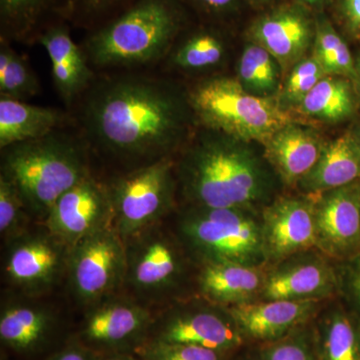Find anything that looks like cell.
<instances>
[{
    "label": "cell",
    "mask_w": 360,
    "mask_h": 360,
    "mask_svg": "<svg viewBox=\"0 0 360 360\" xmlns=\"http://www.w3.org/2000/svg\"><path fill=\"white\" fill-rule=\"evenodd\" d=\"M184 2L202 21L226 26L248 8L245 0H184Z\"/></svg>",
    "instance_id": "obj_37"
},
{
    "label": "cell",
    "mask_w": 360,
    "mask_h": 360,
    "mask_svg": "<svg viewBox=\"0 0 360 360\" xmlns=\"http://www.w3.org/2000/svg\"><path fill=\"white\" fill-rule=\"evenodd\" d=\"M124 283L139 297L156 300L179 290L186 274V255L179 238L158 226L125 240Z\"/></svg>",
    "instance_id": "obj_8"
},
{
    "label": "cell",
    "mask_w": 360,
    "mask_h": 360,
    "mask_svg": "<svg viewBox=\"0 0 360 360\" xmlns=\"http://www.w3.org/2000/svg\"><path fill=\"white\" fill-rule=\"evenodd\" d=\"M39 80L27 61L1 39L0 46V97L25 101L37 96Z\"/></svg>",
    "instance_id": "obj_31"
},
{
    "label": "cell",
    "mask_w": 360,
    "mask_h": 360,
    "mask_svg": "<svg viewBox=\"0 0 360 360\" xmlns=\"http://www.w3.org/2000/svg\"><path fill=\"white\" fill-rule=\"evenodd\" d=\"M1 150V174L18 188L28 212L42 219L89 174L82 144L56 130Z\"/></svg>",
    "instance_id": "obj_4"
},
{
    "label": "cell",
    "mask_w": 360,
    "mask_h": 360,
    "mask_svg": "<svg viewBox=\"0 0 360 360\" xmlns=\"http://www.w3.org/2000/svg\"><path fill=\"white\" fill-rule=\"evenodd\" d=\"M255 360H264V359H262V355H260V359H255Z\"/></svg>",
    "instance_id": "obj_46"
},
{
    "label": "cell",
    "mask_w": 360,
    "mask_h": 360,
    "mask_svg": "<svg viewBox=\"0 0 360 360\" xmlns=\"http://www.w3.org/2000/svg\"><path fill=\"white\" fill-rule=\"evenodd\" d=\"M311 56L328 75L355 82V58L349 46L326 11L315 14V35Z\"/></svg>",
    "instance_id": "obj_29"
},
{
    "label": "cell",
    "mask_w": 360,
    "mask_h": 360,
    "mask_svg": "<svg viewBox=\"0 0 360 360\" xmlns=\"http://www.w3.org/2000/svg\"><path fill=\"white\" fill-rule=\"evenodd\" d=\"M315 248L333 262L360 255V181L314 195Z\"/></svg>",
    "instance_id": "obj_15"
},
{
    "label": "cell",
    "mask_w": 360,
    "mask_h": 360,
    "mask_svg": "<svg viewBox=\"0 0 360 360\" xmlns=\"http://www.w3.org/2000/svg\"><path fill=\"white\" fill-rule=\"evenodd\" d=\"M354 131L355 135H356L357 139H359L360 143V124L356 127V129H354Z\"/></svg>",
    "instance_id": "obj_45"
},
{
    "label": "cell",
    "mask_w": 360,
    "mask_h": 360,
    "mask_svg": "<svg viewBox=\"0 0 360 360\" xmlns=\"http://www.w3.org/2000/svg\"><path fill=\"white\" fill-rule=\"evenodd\" d=\"M51 322V315L39 305L11 303L1 310L0 338L14 349L30 350L44 340Z\"/></svg>",
    "instance_id": "obj_28"
},
{
    "label": "cell",
    "mask_w": 360,
    "mask_h": 360,
    "mask_svg": "<svg viewBox=\"0 0 360 360\" xmlns=\"http://www.w3.org/2000/svg\"><path fill=\"white\" fill-rule=\"evenodd\" d=\"M314 341L304 326L281 340L269 343L262 352L264 360H319Z\"/></svg>",
    "instance_id": "obj_35"
},
{
    "label": "cell",
    "mask_w": 360,
    "mask_h": 360,
    "mask_svg": "<svg viewBox=\"0 0 360 360\" xmlns=\"http://www.w3.org/2000/svg\"><path fill=\"white\" fill-rule=\"evenodd\" d=\"M338 298L360 322V255L335 262Z\"/></svg>",
    "instance_id": "obj_36"
},
{
    "label": "cell",
    "mask_w": 360,
    "mask_h": 360,
    "mask_svg": "<svg viewBox=\"0 0 360 360\" xmlns=\"http://www.w3.org/2000/svg\"><path fill=\"white\" fill-rule=\"evenodd\" d=\"M175 162L162 158L122 175L110 187L113 225L123 240L160 224L176 194Z\"/></svg>",
    "instance_id": "obj_7"
},
{
    "label": "cell",
    "mask_w": 360,
    "mask_h": 360,
    "mask_svg": "<svg viewBox=\"0 0 360 360\" xmlns=\"http://www.w3.org/2000/svg\"><path fill=\"white\" fill-rule=\"evenodd\" d=\"M222 354L198 345L158 340L146 350L148 360H221Z\"/></svg>",
    "instance_id": "obj_38"
},
{
    "label": "cell",
    "mask_w": 360,
    "mask_h": 360,
    "mask_svg": "<svg viewBox=\"0 0 360 360\" xmlns=\"http://www.w3.org/2000/svg\"><path fill=\"white\" fill-rule=\"evenodd\" d=\"M355 89L357 90V94L360 98V51L359 56L355 58Z\"/></svg>",
    "instance_id": "obj_43"
},
{
    "label": "cell",
    "mask_w": 360,
    "mask_h": 360,
    "mask_svg": "<svg viewBox=\"0 0 360 360\" xmlns=\"http://www.w3.org/2000/svg\"><path fill=\"white\" fill-rule=\"evenodd\" d=\"M150 322L148 309L130 300L108 297L92 305L82 336L96 345H117L141 335Z\"/></svg>",
    "instance_id": "obj_21"
},
{
    "label": "cell",
    "mask_w": 360,
    "mask_h": 360,
    "mask_svg": "<svg viewBox=\"0 0 360 360\" xmlns=\"http://www.w3.org/2000/svg\"><path fill=\"white\" fill-rule=\"evenodd\" d=\"M284 1H286V0H245L248 8H250L255 13L278 6Z\"/></svg>",
    "instance_id": "obj_42"
},
{
    "label": "cell",
    "mask_w": 360,
    "mask_h": 360,
    "mask_svg": "<svg viewBox=\"0 0 360 360\" xmlns=\"http://www.w3.org/2000/svg\"><path fill=\"white\" fill-rule=\"evenodd\" d=\"M292 1L317 14L328 11L333 0H292Z\"/></svg>",
    "instance_id": "obj_41"
},
{
    "label": "cell",
    "mask_w": 360,
    "mask_h": 360,
    "mask_svg": "<svg viewBox=\"0 0 360 360\" xmlns=\"http://www.w3.org/2000/svg\"><path fill=\"white\" fill-rule=\"evenodd\" d=\"M326 302L257 300L227 309L243 338L270 343L307 326Z\"/></svg>",
    "instance_id": "obj_18"
},
{
    "label": "cell",
    "mask_w": 360,
    "mask_h": 360,
    "mask_svg": "<svg viewBox=\"0 0 360 360\" xmlns=\"http://www.w3.org/2000/svg\"><path fill=\"white\" fill-rule=\"evenodd\" d=\"M191 120L186 94L143 75H122L94 85L82 111L85 134L97 148L146 165L170 158L186 139Z\"/></svg>",
    "instance_id": "obj_1"
},
{
    "label": "cell",
    "mask_w": 360,
    "mask_h": 360,
    "mask_svg": "<svg viewBox=\"0 0 360 360\" xmlns=\"http://www.w3.org/2000/svg\"><path fill=\"white\" fill-rule=\"evenodd\" d=\"M335 297V262L312 248L267 265L259 300L323 302Z\"/></svg>",
    "instance_id": "obj_11"
},
{
    "label": "cell",
    "mask_w": 360,
    "mask_h": 360,
    "mask_svg": "<svg viewBox=\"0 0 360 360\" xmlns=\"http://www.w3.org/2000/svg\"><path fill=\"white\" fill-rule=\"evenodd\" d=\"M127 246L108 224L70 248L68 271L75 297L90 307L110 297L124 283Z\"/></svg>",
    "instance_id": "obj_9"
},
{
    "label": "cell",
    "mask_w": 360,
    "mask_h": 360,
    "mask_svg": "<svg viewBox=\"0 0 360 360\" xmlns=\"http://www.w3.org/2000/svg\"><path fill=\"white\" fill-rule=\"evenodd\" d=\"M104 360H134V359H129V357H125V356H111V357H108V359H105Z\"/></svg>",
    "instance_id": "obj_44"
},
{
    "label": "cell",
    "mask_w": 360,
    "mask_h": 360,
    "mask_svg": "<svg viewBox=\"0 0 360 360\" xmlns=\"http://www.w3.org/2000/svg\"><path fill=\"white\" fill-rule=\"evenodd\" d=\"M359 94L349 78L326 75L293 110L303 120L335 124L356 111Z\"/></svg>",
    "instance_id": "obj_25"
},
{
    "label": "cell",
    "mask_w": 360,
    "mask_h": 360,
    "mask_svg": "<svg viewBox=\"0 0 360 360\" xmlns=\"http://www.w3.org/2000/svg\"><path fill=\"white\" fill-rule=\"evenodd\" d=\"M267 265L315 248L314 195L278 194L260 210Z\"/></svg>",
    "instance_id": "obj_13"
},
{
    "label": "cell",
    "mask_w": 360,
    "mask_h": 360,
    "mask_svg": "<svg viewBox=\"0 0 360 360\" xmlns=\"http://www.w3.org/2000/svg\"><path fill=\"white\" fill-rule=\"evenodd\" d=\"M225 27L202 21L195 27L187 28L169 52L170 65L186 72H198L221 65L227 51Z\"/></svg>",
    "instance_id": "obj_26"
},
{
    "label": "cell",
    "mask_w": 360,
    "mask_h": 360,
    "mask_svg": "<svg viewBox=\"0 0 360 360\" xmlns=\"http://www.w3.org/2000/svg\"><path fill=\"white\" fill-rule=\"evenodd\" d=\"M267 264L245 265L222 262L201 264L198 288L201 297L229 307L259 300Z\"/></svg>",
    "instance_id": "obj_19"
},
{
    "label": "cell",
    "mask_w": 360,
    "mask_h": 360,
    "mask_svg": "<svg viewBox=\"0 0 360 360\" xmlns=\"http://www.w3.org/2000/svg\"><path fill=\"white\" fill-rule=\"evenodd\" d=\"M175 162L187 205L260 212L276 196L278 177L250 142L202 129Z\"/></svg>",
    "instance_id": "obj_2"
},
{
    "label": "cell",
    "mask_w": 360,
    "mask_h": 360,
    "mask_svg": "<svg viewBox=\"0 0 360 360\" xmlns=\"http://www.w3.org/2000/svg\"><path fill=\"white\" fill-rule=\"evenodd\" d=\"M65 122L58 110L0 97V148L40 139Z\"/></svg>",
    "instance_id": "obj_27"
},
{
    "label": "cell",
    "mask_w": 360,
    "mask_h": 360,
    "mask_svg": "<svg viewBox=\"0 0 360 360\" xmlns=\"http://www.w3.org/2000/svg\"><path fill=\"white\" fill-rule=\"evenodd\" d=\"M329 18L345 39L360 40V0H333Z\"/></svg>",
    "instance_id": "obj_39"
},
{
    "label": "cell",
    "mask_w": 360,
    "mask_h": 360,
    "mask_svg": "<svg viewBox=\"0 0 360 360\" xmlns=\"http://www.w3.org/2000/svg\"><path fill=\"white\" fill-rule=\"evenodd\" d=\"M27 212L15 186L0 175V234L7 243L26 233Z\"/></svg>",
    "instance_id": "obj_33"
},
{
    "label": "cell",
    "mask_w": 360,
    "mask_h": 360,
    "mask_svg": "<svg viewBox=\"0 0 360 360\" xmlns=\"http://www.w3.org/2000/svg\"><path fill=\"white\" fill-rule=\"evenodd\" d=\"M186 96L194 120L202 129L250 143L262 146L284 125L303 120L281 108L276 97L250 94L236 77L203 78L187 90Z\"/></svg>",
    "instance_id": "obj_5"
},
{
    "label": "cell",
    "mask_w": 360,
    "mask_h": 360,
    "mask_svg": "<svg viewBox=\"0 0 360 360\" xmlns=\"http://www.w3.org/2000/svg\"><path fill=\"white\" fill-rule=\"evenodd\" d=\"M136 0H73L71 21L90 30L104 25Z\"/></svg>",
    "instance_id": "obj_34"
},
{
    "label": "cell",
    "mask_w": 360,
    "mask_h": 360,
    "mask_svg": "<svg viewBox=\"0 0 360 360\" xmlns=\"http://www.w3.org/2000/svg\"><path fill=\"white\" fill-rule=\"evenodd\" d=\"M8 245L4 274L11 285L25 292L49 290L68 269L70 248L49 231L26 232Z\"/></svg>",
    "instance_id": "obj_16"
},
{
    "label": "cell",
    "mask_w": 360,
    "mask_h": 360,
    "mask_svg": "<svg viewBox=\"0 0 360 360\" xmlns=\"http://www.w3.org/2000/svg\"><path fill=\"white\" fill-rule=\"evenodd\" d=\"M184 0H136L92 30L85 41L89 63L97 68H134L160 60L191 25Z\"/></svg>",
    "instance_id": "obj_3"
},
{
    "label": "cell",
    "mask_w": 360,
    "mask_h": 360,
    "mask_svg": "<svg viewBox=\"0 0 360 360\" xmlns=\"http://www.w3.org/2000/svg\"><path fill=\"white\" fill-rule=\"evenodd\" d=\"M236 78L255 96L276 97L283 84V71L269 51L245 40L238 60Z\"/></svg>",
    "instance_id": "obj_30"
},
{
    "label": "cell",
    "mask_w": 360,
    "mask_h": 360,
    "mask_svg": "<svg viewBox=\"0 0 360 360\" xmlns=\"http://www.w3.org/2000/svg\"><path fill=\"white\" fill-rule=\"evenodd\" d=\"M37 40L51 59L56 89L66 103H70L91 86L94 73L86 54L73 41L63 22L45 30Z\"/></svg>",
    "instance_id": "obj_20"
},
{
    "label": "cell",
    "mask_w": 360,
    "mask_h": 360,
    "mask_svg": "<svg viewBox=\"0 0 360 360\" xmlns=\"http://www.w3.org/2000/svg\"><path fill=\"white\" fill-rule=\"evenodd\" d=\"M314 319L319 360H360V322L338 297L328 300Z\"/></svg>",
    "instance_id": "obj_24"
},
{
    "label": "cell",
    "mask_w": 360,
    "mask_h": 360,
    "mask_svg": "<svg viewBox=\"0 0 360 360\" xmlns=\"http://www.w3.org/2000/svg\"><path fill=\"white\" fill-rule=\"evenodd\" d=\"M326 75H328L311 54L303 58L283 77L276 96L279 105L293 112L300 101Z\"/></svg>",
    "instance_id": "obj_32"
},
{
    "label": "cell",
    "mask_w": 360,
    "mask_h": 360,
    "mask_svg": "<svg viewBox=\"0 0 360 360\" xmlns=\"http://www.w3.org/2000/svg\"><path fill=\"white\" fill-rule=\"evenodd\" d=\"M326 142L309 122L297 120L274 132L262 144V153L281 184L296 188L316 165Z\"/></svg>",
    "instance_id": "obj_17"
},
{
    "label": "cell",
    "mask_w": 360,
    "mask_h": 360,
    "mask_svg": "<svg viewBox=\"0 0 360 360\" xmlns=\"http://www.w3.org/2000/svg\"><path fill=\"white\" fill-rule=\"evenodd\" d=\"M73 0H0L1 39L32 40L70 20Z\"/></svg>",
    "instance_id": "obj_23"
},
{
    "label": "cell",
    "mask_w": 360,
    "mask_h": 360,
    "mask_svg": "<svg viewBox=\"0 0 360 360\" xmlns=\"http://www.w3.org/2000/svg\"><path fill=\"white\" fill-rule=\"evenodd\" d=\"M176 229L184 250L200 265L266 264L258 210L187 205Z\"/></svg>",
    "instance_id": "obj_6"
},
{
    "label": "cell",
    "mask_w": 360,
    "mask_h": 360,
    "mask_svg": "<svg viewBox=\"0 0 360 360\" xmlns=\"http://www.w3.org/2000/svg\"><path fill=\"white\" fill-rule=\"evenodd\" d=\"M227 307L208 302H180L168 310L161 321L156 340L186 343L226 352L245 342Z\"/></svg>",
    "instance_id": "obj_12"
},
{
    "label": "cell",
    "mask_w": 360,
    "mask_h": 360,
    "mask_svg": "<svg viewBox=\"0 0 360 360\" xmlns=\"http://www.w3.org/2000/svg\"><path fill=\"white\" fill-rule=\"evenodd\" d=\"M51 360H96L86 350L80 347L66 348Z\"/></svg>",
    "instance_id": "obj_40"
},
{
    "label": "cell",
    "mask_w": 360,
    "mask_h": 360,
    "mask_svg": "<svg viewBox=\"0 0 360 360\" xmlns=\"http://www.w3.org/2000/svg\"><path fill=\"white\" fill-rule=\"evenodd\" d=\"M47 231L68 248L113 224L110 187L89 174L66 191L44 219Z\"/></svg>",
    "instance_id": "obj_14"
},
{
    "label": "cell",
    "mask_w": 360,
    "mask_h": 360,
    "mask_svg": "<svg viewBox=\"0 0 360 360\" xmlns=\"http://www.w3.org/2000/svg\"><path fill=\"white\" fill-rule=\"evenodd\" d=\"M360 181V143L354 130L326 142L321 158L296 188L317 195Z\"/></svg>",
    "instance_id": "obj_22"
},
{
    "label": "cell",
    "mask_w": 360,
    "mask_h": 360,
    "mask_svg": "<svg viewBox=\"0 0 360 360\" xmlns=\"http://www.w3.org/2000/svg\"><path fill=\"white\" fill-rule=\"evenodd\" d=\"M314 35L315 13L292 0L255 13L243 30L246 41L259 45L276 59L283 79L311 54Z\"/></svg>",
    "instance_id": "obj_10"
}]
</instances>
